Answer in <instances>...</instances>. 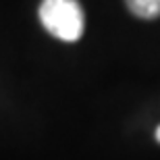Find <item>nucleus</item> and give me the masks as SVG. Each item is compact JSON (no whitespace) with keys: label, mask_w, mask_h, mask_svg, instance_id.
Returning <instances> with one entry per match:
<instances>
[{"label":"nucleus","mask_w":160,"mask_h":160,"mask_svg":"<svg viewBox=\"0 0 160 160\" xmlns=\"http://www.w3.org/2000/svg\"><path fill=\"white\" fill-rule=\"evenodd\" d=\"M40 21L48 33L62 42H75L81 38L85 17L77 0H42Z\"/></svg>","instance_id":"1"},{"label":"nucleus","mask_w":160,"mask_h":160,"mask_svg":"<svg viewBox=\"0 0 160 160\" xmlns=\"http://www.w3.org/2000/svg\"><path fill=\"white\" fill-rule=\"evenodd\" d=\"M156 139H158V143H160V127L156 129Z\"/></svg>","instance_id":"3"},{"label":"nucleus","mask_w":160,"mask_h":160,"mask_svg":"<svg viewBox=\"0 0 160 160\" xmlns=\"http://www.w3.org/2000/svg\"><path fill=\"white\" fill-rule=\"evenodd\" d=\"M127 6L133 15L142 19L160 17V0H127Z\"/></svg>","instance_id":"2"}]
</instances>
